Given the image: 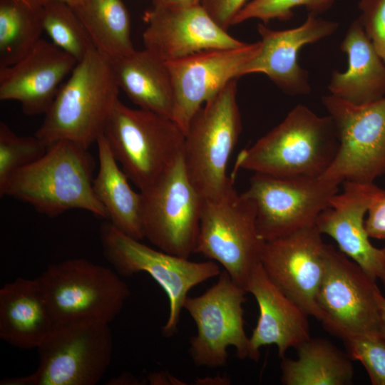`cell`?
Wrapping results in <instances>:
<instances>
[{
  "mask_svg": "<svg viewBox=\"0 0 385 385\" xmlns=\"http://www.w3.org/2000/svg\"><path fill=\"white\" fill-rule=\"evenodd\" d=\"M96 164L88 148L61 140L48 145L38 160L15 173L0 195L26 202L49 217L78 209L108 219L93 189Z\"/></svg>",
  "mask_w": 385,
  "mask_h": 385,
  "instance_id": "cell-1",
  "label": "cell"
},
{
  "mask_svg": "<svg viewBox=\"0 0 385 385\" xmlns=\"http://www.w3.org/2000/svg\"><path fill=\"white\" fill-rule=\"evenodd\" d=\"M339 142L328 115L298 105L277 126L238 154L234 168L278 178L319 177L333 162Z\"/></svg>",
  "mask_w": 385,
  "mask_h": 385,
  "instance_id": "cell-2",
  "label": "cell"
},
{
  "mask_svg": "<svg viewBox=\"0 0 385 385\" xmlns=\"http://www.w3.org/2000/svg\"><path fill=\"white\" fill-rule=\"evenodd\" d=\"M119 91L109 58L92 48L61 84L35 135L47 147L68 140L88 148L104 133Z\"/></svg>",
  "mask_w": 385,
  "mask_h": 385,
  "instance_id": "cell-3",
  "label": "cell"
},
{
  "mask_svg": "<svg viewBox=\"0 0 385 385\" xmlns=\"http://www.w3.org/2000/svg\"><path fill=\"white\" fill-rule=\"evenodd\" d=\"M237 91L234 79L198 110L185 133L184 165L204 200L220 198L234 188L235 178L227 171L242 131Z\"/></svg>",
  "mask_w": 385,
  "mask_h": 385,
  "instance_id": "cell-4",
  "label": "cell"
},
{
  "mask_svg": "<svg viewBox=\"0 0 385 385\" xmlns=\"http://www.w3.org/2000/svg\"><path fill=\"white\" fill-rule=\"evenodd\" d=\"M108 322L82 319L55 322L37 350L32 374L4 378L1 385H95L108 369L113 343Z\"/></svg>",
  "mask_w": 385,
  "mask_h": 385,
  "instance_id": "cell-5",
  "label": "cell"
},
{
  "mask_svg": "<svg viewBox=\"0 0 385 385\" xmlns=\"http://www.w3.org/2000/svg\"><path fill=\"white\" fill-rule=\"evenodd\" d=\"M122 170L139 189L153 184L181 155L185 133L171 118L119 99L104 130Z\"/></svg>",
  "mask_w": 385,
  "mask_h": 385,
  "instance_id": "cell-6",
  "label": "cell"
},
{
  "mask_svg": "<svg viewBox=\"0 0 385 385\" xmlns=\"http://www.w3.org/2000/svg\"><path fill=\"white\" fill-rule=\"evenodd\" d=\"M100 240L106 260L120 275L145 272L162 287L169 301V315L162 327L165 337L178 331L181 311L189 291L221 272L212 260L192 262L160 250L121 232L110 222L100 227Z\"/></svg>",
  "mask_w": 385,
  "mask_h": 385,
  "instance_id": "cell-7",
  "label": "cell"
},
{
  "mask_svg": "<svg viewBox=\"0 0 385 385\" xmlns=\"http://www.w3.org/2000/svg\"><path fill=\"white\" fill-rule=\"evenodd\" d=\"M37 279L55 322L91 319L110 323L130 294L116 272L83 258L51 264Z\"/></svg>",
  "mask_w": 385,
  "mask_h": 385,
  "instance_id": "cell-8",
  "label": "cell"
},
{
  "mask_svg": "<svg viewBox=\"0 0 385 385\" xmlns=\"http://www.w3.org/2000/svg\"><path fill=\"white\" fill-rule=\"evenodd\" d=\"M265 242L255 205L242 192L234 188L220 198L204 200L195 252L221 265L245 289Z\"/></svg>",
  "mask_w": 385,
  "mask_h": 385,
  "instance_id": "cell-9",
  "label": "cell"
},
{
  "mask_svg": "<svg viewBox=\"0 0 385 385\" xmlns=\"http://www.w3.org/2000/svg\"><path fill=\"white\" fill-rule=\"evenodd\" d=\"M140 192L144 238L160 250L189 258L195 250L204 198L188 177L183 152Z\"/></svg>",
  "mask_w": 385,
  "mask_h": 385,
  "instance_id": "cell-10",
  "label": "cell"
},
{
  "mask_svg": "<svg viewBox=\"0 0 385 385\" xmlns=\"http://www.w3.org/2000/svg\"><path fill=\"white\" fill-rule=\"evenodd\" d=\"M246 293L223 270L217 282L202 294L186 298L183 309L197 327L188 350L195 366H225L230 346L235 349L240 359H249L250 337L244 327L242 307Z\"/></svg>",
  "mask_w": 385,
  "mask_h": 385,
  "instance_id": "cell-11",
  "label": "cell"
},
{
  "mask_svg": "<svg viewBox=\"0 0 385 385\" xmlns=\"http://www.w3.org/2000/svg\"><path fill=\"white\" fill-rule=\"evenodd\" d=\"M322 102L336 126L339 145L321 177L341 185L374 183L385 175V97L354 106L329 94Z\"/></svg>",
  "mask_w": 385,
  "mask_h": 385,
  "instance_id": "cell-12",
  "label": "cell"
},
{
  "mask_svg": "<svg viewBox=\"0 0 385 385\" xmlns=\"http://www.w3.org/2000/svg\"><path fill=\"white\" fill-rule=\"evenodd\" d=\"M376 281L332 245L326 244L325 263L317 302L320 321L344 340L357 335H380Z\"/></svg>",
  "mask_w": 385,
  "mask_h": 385,
  "instance_id": "cell-13",
  "label": "cell"
},
{
  "mask_svg": "<svg viewBox=\"0 0 385 385\" xmlns=\"http://www.w3.org/2000/svg\"><path fill=\"white\" fill-rule=\"evenodd\" d=\"M339 185L321 176L278 178L254 173L242 193L255 205L257 229L266 242L316 225Z\"/></svg>",
  "mask_w": 385,
  "mask_h": 385,
  "instance_id": "cell-14",
  "label": "cell"
},
{
  "mask_svg": "<svg viewBox=\"0 0 385 385\" xmlns=\"http://www.w3.org/2000/svg\"><path fill=\"white\" fill-rule=\"evenodd\" d=\"M316 225L265 242L260 263L269 278L307 313L320 321L317 297L326 244Z\"/></svg>",
  "mask_w": 385,
  "mask_h": 385,
  "instance_id": "cell-15",
  "label": "cell"
},
{
  "mask_svg": "<svg viewBox=\"0 0 385 385\" xmlns=\"http://www.w3.org/2000/svg\"><path fill=\"white\" fill-rule=\"evenodd\" d=\"M260 41L234 48L201 51L166 62L172 81V120L185 133L198 110L230 81L242 76L243 67L257 54Z\"/></svg>",
  "mask_w": 385,
  "mask_h": 385,
  "instance_id": "cell-16",
  "label": "cell"
},
{
  "mask_svg": "<svg viewBox=\"0 0 385 385\" xmlns=\"http://www.w3.org/2000/svg\"><path fill=\"white\" fill-rule=\"evenodd\" d=\"M145 48L169 62L205 51L241 47L200 4L153 5L143 16Z\"/></svg>",
  "mask_w": 385,
  "mask_h": 385,
  "instance_id": "cell-17",
  "label": "cell"
},
{
  "mask_svg": "<svg viewBox=\"0 0 385 385\" xmlns=\"http://www.w3.org/2000/svg\"><path fill=\"white\" fill-rule=\"evenodd\" d=\"M343 191L334 195L319 215L316 225L331 237L339 250L385 288V246L370 242L365 218L372 203L385 194L374 183L345 181Z\"/></svg>",
  "mask_w": 385,
  "mask_h": 385,
  "instance_id": "cell-18",
  "label": "cell"
},
{
  "mask_svg": "<svg viewBox=\"0 0 385 385\" xmlns=\"http://www.w3.org/2000/svg\"><path fill=\"white\" fill-rule=\"evenodd\" d=\"M339 25L309 14L300 26L285 30H273L257 25L261 36L257 54L243 67L242 76L264 73L282 91L291 96L307 95L311 88L308 71L298 63L299 50L333 34Z\"/></svg>",
  "mask_w": 385,
  "mask_h": 385,
  "instance_id": "cell-19",
  "label": "cell"
},
{
  "mask_svg": "<svg viewBox=\"0 0 385 385\" xmlns=\"http://www.w3.org/2000/svg\"><path fill=\"white\" fill-rule=\"evenodd\" d=\"M77 63L51 41L41 39L20 61L0 67V100L20 103L27 115L45 114Z\"/></svg>",
  "mask_w": 385,
  "mask_h": 385,
  "instance_id": "cell-20",
  "label": "cell"
},
{
  "mask_svg": "<svg viewBox=\"0 0 385 385\" xmlns=\"http://www.w3.org/2000/svg\"><path fill=\"white\" fill-rule=\"evenodd\" d=\"M245 290L253 295L259 317L250 337L249 359L257 361L260 349L274 344L280 359L290 348L297 349L311 338L309 315L269 278L259 263L252 272Z\"/></svg>",
  "mask_w": 385,
  "mask_h": 385,
  "instance_id": "cell-21",
  "label": "cell"
},
{
  "mask_svg": "<svg viewBox=\"0 0 385 385\" xmlns=\"http://www.w3.org/2000/svg\"><path fill=\"white\" fill-rule=\"evenodd\" d=\"M348 56L344 72L334 71L328 85L331 95L354 106H365L385 97V62L359 19L348 28L340 44Z\"/></svg>",
  "mask_w": 385,
  "mask_h": 385,
  "instance_id": "cell-22",
  "label": "cell"
},
{
  "mask_svg": "<svg viewBox=\"0 0 385 385\" xmlns=\"http://www.w3.org/2000/svg\"><path fill=\"white\" fill-rule=\"evenodd\" d=\"M55 322L36 279L19 277L0 289V338L21 349H37Z\"/></svg>",
  "mask_w": 385,
  "mask_h": 385,
  "instance_id": "cell-23",
  "label": "cell"
},
{
  "mask_svg": "<svg viewBox=\"0 0 385 385\" xmlns=\"http://www.w3.org/2000/svg\"><path fill=\"white\" fill-rule=\"evenodd\" d=\"M109 59L120 89L133 103L172 119L173 89L165 62L145 48Z\"/></svg>",
  "mask_w": 385,
  "mask_h": 385,
  "instance_id": "cell-24",
  "label": "cell"
},
{
  "mask_svg": "<svg viewBox=\"0 0 385 385\" xmlns=\"http://www.w3.org/2000/svg\"><path fill=\"white\" fill-rule=\"evenodd\" d=\"M99 167L94 176V193L106 210L110 222L125 234L142 240L141 193L130 187L128 178L115 158L103 134L96 141Z\"/></svg>",
  "mask_w": 385,
  "mask_h": 385,
  "instance_id": "cell-25",
  "label": "cell"
},
{
  "mask_svg": "<svg viewBox=\"0 0 385 385\" xmlns=\"http://www.w3.org/2000/svg\"><path fill=\"white\" fill-rule=\"evenodd\" d=\"M297 350L296 359H281V382L284 385H349L354 366L343 353L326 339L311 338Z\"/></svg>",
  "mask_w": 385,
  "mask_h": 385,
  "instance_id": "cell-26",
  "label": "cell"
},
{
  "mask_svg": "<svg viewBox=\"0 0 385 385\" xmlns=\"http://www.w3.org/2000/svg\"><path fill=\"white\" fill-rule=\"evenodd\" d=\"M94 47L109 58L131 53L130 18L123 0H83L73 8Z\"/></svg>",
  "mask_w": 385,
  "mask_h": 385,
  "instance_id": "cell-27",
  "label": "cell"
},
{
  "mask_svg": "<svg viewBox=\"0 0 385 385\" xmlns=\"http://www.w3.org/2000/svg\"><path fill=\"white\" fill-rule=\"evenodd\" d=\"M43 31V6L0 0V67L26 56Z\"/></svg>",
  "mask_w": 385,
  "mask_h": 385,
  "instance_id": "cell-28",
  "label": "cell"
},
{
  "mask_svg": "<svg viewBox=\"0 0 385 385\" xmlns=\"http://www.w3.org/2000/svg\"><path fill=\"white\" fill-rule=\"evenodd\" d=\"M43 25L51 41L78 62L95 48L76 11L65 2L54 0L43 5Z\"/></svg>",
  "mask_w": 385,
  "mask_h": 385,
  "instance_id": "cell-29",
  "label": "cell"
},
{
  "mask_svg": "<svg viewBox=\"0 0 385 385\" xmlns=\"http://www.w3.org/2000/svg\"><path fill=\"white\" fill-rule=\"evenodd\" d=\"M47 148L36 135H19L1 122L0 191L15 173L41 158Z\"/></svg>",
  "mask_w": 385,
  "mask_h": 385,
  "instance_id": "cell-30",
  "label": "cell"
},
{
  "mask_svg": "<svg viewBox=\"0 0 385 385\" xmlns=\"http://www.w3.org/2000/svg\"><path fill=\"white\" fill-rule=\"evenodd\" d=\"M335 2L336 0H252L236 14L232 26L252 19L265 24L273 19L287 21L294 15L293 9L298 6H304L309 14L318 16L329 10Z\"/></svg>",
  "mask_w": 385,
  "mask_h": 385,
  "instance_id": "cell-31",
  "label": "cell"
},
{
  "mask_svg": "<svg viewBox=\"0 0 385 385\" xmlns=\"http://www.w3.org/2000/svg\"><path fill=\"white\" fill-rule=\"evenodd\" d=\"M351 360L365 368L373 385H385V339L380 335H357L343 340Z\"/></svg>",
  "mask_w": 385,
  "mask_h": 385,
  "instance_id": "cell-32",
  "label": "cell"
},
{
  "mask_svg": "<svg viewBox=\"0 0 385 385\" xmlns=\"http://www.w3.org/2000/svg\"><path fill=\"white\" fill-rule=\"evenodd\" d=\"M359 9L364 30L385 62V0H359Z\"/></svg>",
  "mask_w": 385,
  "mask_h": 385,
  "instance_id": "cell-33",
  "label": "cell"
},
{
  "mask_svg": "<svg viewBox=\"0 0 385 385\" xmlns=\"http://www.w3.org/2000/svg\"><path fill=\"white\" fill-rule=\"evenodd\" d=\"M246 0H200V5L224 30L232 26L236 14L245 5Z\"/></svg>",
  "mask_w": 385,
  "mask_h": 385,
  "instance_id": "cell-34",
  "label": "cell"
},
{
  "mask_svg": "<svg viewBox=\"0 0 385 385\" xmlns=\"http://www.w3.org/2000/svg\"><path fill=\"white\" fill-rule=\"evenodd\" d=\"M365 227L370 237L385 239V194L377 198L369 207L365 218Z\"/></svg>",
  "mask_w": 385,
  "mask_h": 385,
  "instance_id": "cell-35",
  "label": "cell"
},
{
  "mask_svg": "<svg viewBox=\"0 0 385 385\" xmlns=\"http://www.w3.org/2000/svg\"><path fill=\"white\" fill-rule=\"evenodd\" d=\"M106 384L110 385H138L141 384V381L134 376L123 373L111 379Z\"/></svg>",
  "mask_w": 385,
  "mask_h": 385,
  "instance_id": "cell-36",
  "label": "cell"
},
{
  "mask_svg": "<svg viewBox=\"0 0 385 385\" xmlns=\"http://www.w3.org/2000/svg\"><path fill=\"white\" fill-rule=\"evenodd\" d=\"M381 336L385 339V297L382 295L381 291H379L376 296Z\"/></svg>",
  "mask_w": 385,
  "mask_h": 385,
  "instance_id": "cell-37",
  "label": "cell"
},
{
  "mask_svg": "<svg viewBox=\"0 0 385 385\" xmlns=\"http://www.w3.org/2000/svg\"><path fill=\"white\" fill-rule=\"evenodd\" d=\"M200 0H152L153 5H190L200 4Z\"/></svg>",
  "mask_w": 385,
  "mask_h": 385,
  "instance_id": "cell-38",
  "label": "cell"
},
{
  "mask_svg": "<svg viewBox=\"0 0 385 385\" xmlns=\"http://www.w3.org/2000/svg\"><path fill=\"white\" fill-rule=\"evenodd\" d=\"M31 4L35 5V6H43L45 4H46L48 1H54V0H27ZM56 1H61L63 2H65L70 6H71L73 8H76L78 6H80L83 0H56Z\"/></svg>",
  "mask_w": 385,
  "mask_h": 385,
  "instance_id": "cell-39",
  "label": "cell"
},
{
  "mask_svg": "<svg viewBox=\"0 0 385 385\" xmlns=\"http://www.w3.org/2000/svg\"><path fill=\"white\" fill-rule=\"evenodd\" d=\"M148 379L150 384H167L165 382H170L163 373H151Z\"/></svg>",
  "mask_w": 385,
  "mask_h": 385,
  "instance_id": "cell-40",
  "label": "cell"
},
{
  "mask_svg": "<svg viewBox=\"0 0 385 385\" xmlns=\"http://www.w3.org/2000/svg\"><path fill=\"white\" fill-rule=\"evenodd\" d=\"M11 1L20 2V3L30 4L27 0H11Z\"/></svg>",
  "mask_w": 385,
  "mask_h": 385,
  "instance_id": "cell-41",
  "label": "cell"
}]
</instances>
